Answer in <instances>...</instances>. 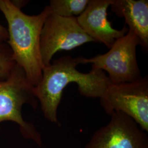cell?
I'll list each match as a JSON object with an SVG mask.
<instances>
[{
    "label": "cell",
    "instance_id": "obj_1",
    "mask_svg": "<svg viewBox=\"0 0 148 148\" xmlns=\"http://www.w3.org/2000/svg\"><path fill=\"white\" fill-rule=\"evenodd\" d=\"M79 64L77 58L64 56L43 68L42 79L34 87V93L48 121L58 123V108L69 84H76L80 95L92 98H100L111 84L103 70L92 68L89 73H83L76 68Z\"/></svg>",
    "mask_w": 148,
    "mask_h": 148
},
{
    "label": "cell",
    "instance_id": "obj_2",
    "mask_svg": "<svg viewBox=\"0 0 148 148\" xmlns=\"http://www.w3.org/2000/svg\"><path fill=\"white\" fill-rule=\"evenodd\" d=\"M0 11L8 24L7 44L16 64L25 72L34 87L40 83L43 68L40 52V36L43 24L50 14L47 5L40 14L28 15L14 1L0 0Z\"/></svg>",
    "mask_w": 148,
    "mask_h": 148
},
{
    "label": "cell",
    "instance_id": "obj_3",
    "mask_svg": "<svg viewBox=\"0 0 148 148\" xmlns=\"http://www.w3.org/2000/svg\"><path fill=\"white\" fill-rule=\"evenodd\" d=\"M25 104L34 109L37 108L34 87L27 79L23 69L16 64L9 77L0 79V123L4 121L15 122L19 126L24 137L41 145L40 134L23 117L22 108Z\"/></svg>",
    "mask_w": 148,
    "mask_h": 148
},
{
    "label": "cell",
    "instance_id": "obj_4",
    "mask_svg": "<svg viewBox=\"0 0 148 148\" xmlns=\"http://www.w3.org/2000/svg\"><path fill=\"white\" fill-rule=\"evenodd\" d=\"M138 45L137 36L128 30L117 39L108 52L90 58L78 57L77 59L79 64H92V68L108 73L111 84L132 82L142 77L137 58Z\"/></svg>",
    "mask_w": 148,
    "mask_h": 148
},
{
    "label": "cell",
    "instance_id": "obj_5",
    "mask_svg": "<svg viewBox=\"0 0 148 148\" xmlns=\"http://www.w3.org/2000/svg\"><path fill=\"white\" fill-rule=\"evenodd\" d=\"M99 98L106 114L124 113L148 132V76L132 82L110 84Z\"/></svg>",
    "mask_w": 148,
    "mask_h": 148
},
{
    "label": "cell",
    "instance_id": "obj_6",
    "mask_svg": "<svg viewBox=\"0 0 148 148\" xmlns=\"http://www.w3.org/2000/svg\"><path fill=\"white\" fill-rule=\"evenodd\" d=\"M93 42H95L80 27L76 17H62L50 12L40 36V52L43 68L51 64L57 52L71 51L85 43Z\"/></svg>",
    "mask_w": 148,
    "mask_h": 148
},
{
    "label": "cell",
    "instance_id": "obj_7",
    "mask_svg": "<svg viewBox=\"0 0 148 148\" xmlns=\"http://www.w3.org/2000/svg\"><path fill=\"white\" fill-rule=\"evenodd\" d=\"M97 131L85 148H148L147 135L131 117L121 112Z\"/></svg>",
    "mask_w": 148,
    "mask_h": 148
},
{
    "label": "cell",
    "instance_id": "obj_8",
    "mask_svg": "<svg viewBox=\"0 0 148 148\" xmlns=\"http://www.w3.org/2000/svg\"><path fill=\"white\" fill-rule=\"evenodd\" d=\"M112 3V0H90L85 11L76 17L80 27L95 42L103 43L109 49L128 32L126 26L121 30L114 29L109 21L108 9Z\"/></svg>",
    "mask_w": 148,
    "mask_h": 148
},
{
    "label": "cell",
    "instance_id": "obj_9",
    "mask_svg": "<svg viewBox=\"0 0 148 148\" xmlns=\"http://www.w3.org/2000/svg\"><path fill=\"white\" fill-rule=\"evenodd\" d=\"M111 10L117 16L124 18L128 30L139 40L145 53L148 50V0H112Z\"/></svg>",
    "mask_w": 148,
    "mask_h": 148
},
{
    "label": "cell",
    "instance_id": "obj_10",
    "mask_svg": "<svg viewBox=\"0 0 148 148\" xmlns=\"http://www.w3.org/2000/svg\"><path fill=\"white\" fill-rule=\"evenodd\" d=\"M90 0H51V13L62 17H77L85 11Z\"/></svg>",
    "mask_w": 148,
    "mask_h": 148
},
{
    "label": "cell",
    "instance_id": "obj_11",
    "mask_svg": "<svg viewBox=\"0 0 148 148\" xmlns=\"http://www.w3.org/2000/svg\"><path fill=\"white\" fill-rule=\"evenodd\" d=\"M16 63L11 48L7 42L0 43V79H7L10 75Z\"/></svg>",
    "mask_w": 148,
    "mask_h": 148
},
{
    "label": "cell",
    "instance_id": "obj_12",
    "mask_svg": "<svg viewBox=\"0 0 148 148\" xmlns=\"http://www.w3.org/2000/svg\"><path fill=\"white\" fill-rule=\"evenodd\" d=\"M8 39L7 29L0 24V43L7 42Z\"/></svg>",
    "mask_w": 148,
    "mask_h": 148
}]
</instances>
